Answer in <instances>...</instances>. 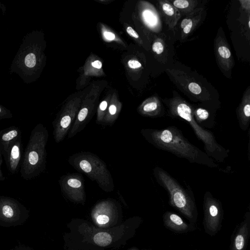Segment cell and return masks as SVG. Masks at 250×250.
<instances>
[{"label":"cell","mask_w":250,"mask_h":250,"mask_svg":"<svg viewBox=\"0 0 250 250\" xmlns=\"http://www.w3.org/2000/svg\"><path fill=\"white\" fill-rule=\"evenodd\" d=\"M141 134L156 148L167 151L191 163L217 168L219 165L204 151L190 143L175 126L162 129L144 128Z\"/></svg>","instance_id":"1"},{"label":"cell","mask_w":250,"mask_h":250,"mask_svg":"<svg viewBox=\"0 0 250 250\" xmlns=\"http://www.w3.org/2000/svg\"><path fill=\"white\" fill-rule=\"evenodd\" d=\"M174 93L173 97L162 99L167 108V115L186 122L192 129L197 139L203 143L205 152L217 162H224L229 156V149L217 142L211 131L203 128L196 123L193 116L192 105L177 92Z\"/></svg>","instance_id":"2"},{"label":"cell","mask_w":250,"mask_h":250,"mask_svg":"<svg viewBox=\"0 0 250 250\" xmlns=\"http://www.w3.org/2000/svg\"><path fill=\"white\" fill-rule=\"evenodd\" d=\"M157 183L167 192L169 204L195 223L197 219V209L193 191L189 186L184 188L163 168L156 166L153 169Z\"/></svg>","instance_id":"3"},{"label":"cell","mask_w":250,"mask_h":250,"mask_svg":"<svg viewBox=\"0 0 250 250\" xmlns=\"http://www.w3.org/2000/svg\"><path fill=\"white\" fill-rule=\"evenodd\" d=\"M48 135L47 128L42 124H37L31 131L21 164L20 173L23 179H34L44 171Z\"/></svg>","instance_id":"4"},{"label":"cell","mask_w":250,"mask_h":250,"mask_svg":"<svg viewBox=\"0 0 250 250\" xmlns=\"http://www.w3.org/2000/svg\"><path fill=\"white\" fill-rule=\"evenodd\" d=\"M70 164L78 171L95 181L103 189L111 190L114 188L111 175L104 163L93 154L81 152L69 159Z\"/></svg>","instance_id":"5"},{"label":"cell","mask_w":250,"mask_h":250,"mask_svg":"<svg viewBox=\"0 0 250 250\" xmlns=\"http://www.w3.org/2000/svg\"><path fill=\"white\" fill-rule=\"evenodd\" d=\"M205 230L210 236L216 235L220 230L223 219V209L221 202L206 191L203 198Z\"/></svg>","instance_id":"6"},{"label":"cell","mask_w":250,"mask_h":250,"mask_svg":"<svg viewBox=\"0 0 250 250\" xmlns=\"http://www.w3.org/2000/svg\"><path fill=\"white\" fill-rule=\"evenodd\" d=\"M167 71L184 90H187L188 94L192 95L196 101L207 104V108L215 113L216 108L212 104L213 102L210 95L203 92L202 88L199 83L183 71L169 69H167Z\"/></svg>","instance_id":"7"},{"label":"cell","mask_w":250,"mask_h":250,"mask_svg":"<svg viewBox=\"0 0 250 250\" xmlns=\"http://www.w3.org/2000/svg\"><path fill=\"white\" fill-rule=\"evenodd\" d=\"M214 52L220 68L224 71L231 70L234 60L230 47L224 36L218 33L214 40Z\"/></svg>","instance_id":"8"},{"label":"cell","mask_w":250,"mask_h":250,"mask_svg":"<svg viewBox=\"0 0 250 250\" xmlns=\"http://www.w3.org/2000/svg\"><path fill=\"white\" fill-rule=\"evenodd\" d=\"M22 152L21 138L10 143L3 152L7 167L12 174L18 171L21 162Z\"/></svg>","instance_id":"9"},{"label":"cell","mask_w":250,"mask_h":250,"mask_svg":"<svg viewBox=\"0 0 250 250\" xmlns=\"http://www.w3.org/2000/svg\"><path fill=\"white\" fill-rule=\"evenodd\" d=\"M250 232V215L248 212L232 238L230 250H246Z\"/></svg>","instance_id":"10"},{"label":"cell","mask_w":250,"mask_h":250,"mask_svg":"<svg viewBox=\"0 0 250 250\" xmlns=\"http://www.w3.org/2000/svg\"><path fill=\"white\" fill-rule=\"evenodd\" d=\"M236 114L240 128L247 131L250 124V90L248 87L244 92L241 102L236 110Z\"/></svg>","instance_id":"11"},{"label":"cell","mask_w":250,"mask_h":250,"mask_svg":"<svg viewBox=\"0 0 250 250\" xmlns=\"http://www.w3.org/2000/svg\"><path fill=\"white\" fill-rule=\"evenodd\" d=\"M141 115L157 118L165 116L166 112L162 101L157 96H153L146 100L139 109Z\"/></svg>","instance_id":"12"},{"label":"cell","mask_w":250,"mask_h":250,"mask_svg":"<svg viewBox=\"0 0 250 250\" xmlns=\"http://www.w3.org/2000/svg\"><path fill=\"white\" fill-rule=\"evenodd\" d=\"M60 187L68 193L84 192V185L83 177L76 174H71L61 177L59 181Z\"/></svg>","instance_id":"13"},{"label":"cell","mask_w":250,"mask_h":250,"mask_svg":"<svg viewBox=\"0 0 250 250\" xmlns=\"http://www.w3.org/2000/svg\"><path fill=\"white\" fill-rule=\"evenodd\" d=\"M158 6L168 27L173 29L181 18V13L168 0H159Z\"/></svg>","instance_id":"14"},{"label":"cell","mask_w":250,"mask_h":250,"mask_svg":"<svg viewBox=\"0 0 250 250\" xmlns=\"http://www.w3.org/2000/svg\"><path fill=\"white\" fill-rule=\"evenodd\" d=\"M165 226L169 229L177 233H185L191 230V226L187 224L177 214L167 211L163 216Z\"/></svg>","instance_id":"15"},{"label":"cell","mask_w":250,"mask_h":250,"mask_svg":"<svg viewBox=\"0 0 250 250\" xmlns=\"http://www.w3.org/2000/svg\"><path fill=\"white\" fill-rule=\"evenodd\" d=\"M193 116L196 123L204 128H212L216 125L215 113L208 108L192 105Z\"/></svg>","instance_id":"16"},{"label":"cell","mask_w":250,"mask_h":250,"mask_svg":"<svg viewBox=\"0 0 250 250\" xmlns=\"http://www.w3.org/2000/svg\"><path fill=\"white\" fill-rule=\"evenodd\" d=\"M21 138V131L16 126H11L0 131V144L3 152L12 142Z\"/></svg>","instance_id":"17"},{"label":"cell","mask_w":250,"mask_h":250,"mask_svg":"<svg viewBox=\"0 0 250 250\" xmlns=\"http://www.w3.org/2000/svg\"><path fill=\"white\" fill-rule=\"evenodd\" d=\"M142 16L146 25L154 30L161 29V22L159 14L154 9L145 10L142 13Z\"/></svg>","instance_id":"18"},{"label":"cell","mask_w":250,"mask_h":250,"mask_svg":"<svg viewBox=\"0 0 250 250\" xmlns=\"http://www.w3.org/2000/svg\"><path fill=\"white\" fill-rule=\"evenodd\" d=\"M170 3L178 10L180 13L187 15L192 12L197 5L198 1L193 0H168Z\"/></svg>","instance_id":"19"},{"label":"cell","mask_w":250,"mask_h":250,"mask_svg":"<svg viewBox=\"0 0 250 250\" xmlns=\"http://www.w3.org/2000/svg\"><path fill=\"white\" fill-rule=\"evenodd\" d=\"M204 9H203L182 30L181 39L185 40L194 31L202 20Z\"/></svg>","instance_id":"20"},{"label":"cell","mask_w":250,"mask_h":250,"mask_svg":"<svg viewBox=\"0 0 250 250\" xmlns=\"http://www.w3.org/2000/svg\"><path fill=\"white\" fill-rule=\"evenodd\" d=\"M111 237L107 232H102L97 233L94 237V241L100 246H106L111 242Z\"/></svg>","instance_id":"21"},{"label":"cell","mask_w":250,"mask_h":250,"mask_svg":"<svg viewBox=\"0 0 250 250\" xmlns=\"http://www.w3.org/2000/svg\"><path fill=\"white\" fill-rule=\"evenodd\" d=\"M165 49L164 40L159 37L156 39L152 46L153 52L156 55H160L164 52Z\"/></svg>","instance_id":"22"},{"label":"cell","mask_w":250,"mask_h":250,"mask_svg":"<svg viewBox=\"0 0 250 250\" xmlns=\"http://www.w3.org/2000/svg\"><path fill=\"white\" fill-rule=\"evenodd\" d=\"M203 8L195 9L192 12L188 13L181 22L180 27L182 30Z\"/></svg>","instance_id":"23"},{"label":"cell","mask_w":250,"mask_h":250,"mask_svg":"<svg viewBox=\"0 0 250 250\" xmlns=\"http://www.w3.org/2000/svg\"><path fill=\"white\" fill-rule=\"evenodd\" d=\"M36 62V57L34 54H29L25 57L24 62L27 67L30 68L34 67Z\"/></svg>","instance_id":"24"},{"label":"cell","mask_w":250,"mask_h":250,"mask_svg":"<svg viewBox=\"0 0 250 250\" xmlns=\"http://www.w3.org/2000/svg\"><path fill=\"white\" fill-rule=\"evenodd\" d=\"M13 116L10 111L0 105V121L3 119H10Z\"/></svg>","instance_id":"25"},{"label":"cell","mask_w":250,"mask_h":250,"mask_svg":"<svg viewBox=\"0 0 250 250\" xmlns=\"http://www.w3.org/2000/svg\"><path fill=\"white\" fill-rule=\"evenodd\" d=\"M128 66L132 69L140 68L142 66L141 63L138 61L135 60H130L127 62Z\"/></svg>","instance_id":"26"},{"label":"cell","mask_w":250,"mask_h":250,"mask_svg":"<svg viewBox=\"0 0 250 250\" xmlns=\"http://www.w3.org/2000/svg\"><path fill=\"white\" fill-rule=\"evenodd\" d=\"M109 221V218L105 215H99L97 218V222L100 224H104Z\"/></svg>","instance_id":"27"},{"label":"cell","mask_w":250,"mask_h":250,"mask_svg":"<svg viewBox=\"0 0 250 250\" xmlns=\"http://www.w3.org/2000/svg\"><path fill=\"white\" fill-rule=\"evenodd\" d=\"M3 155V150L1 144H0V181H3L5 179V177L3 175L1 171V164L2 162V156Z\"/></svg>","instance_id":"28"},{"label":"cell","mask_w":250,"mask_h":250,"mask_svg":"<svg viewBox=\"0 0 250 250\" xmlns=\"http://www.w3.org/2000/svg\"><path fill=\"white\" fill-rule=\"evenodd\" d=\"M126 31L130 36L136 39L139 38V35L132 27L130 26L127 27Z\"/></svg>","instance_id":"29"},{"label":"cell","mask_w":250,"mask_h":250,"mask_svg":"<svg viewBox=\"0 0 250 250\" xmlns=\"http://www.w3.org/2000/svg\"><path fill=\"white\" fill-rule=\"evenodd\" d=\"M104 35L106 39L110 41L114 40L115 38V34L111 32L104 31Z\"/></svg>","instance_id":"30"},{"label":"cell","mask_w":250,"mask_h":250,"mask_svg":"<svg viewBox=\"0 0 250 250\" xmlns=\"http://www.w3.org/2000/svg\"><path fill=\"white\" fill-rule=\"evenodd\" d=\"M239 2L241 3V6L243 9L245 10H248L249 11H250V1L249 0H239Z\"/></svg>","instance_id":"31"},{"label":"cell","mask_w":250,"mask_h":250,"mask_svg":"<svg viewBox=\"0 0 250 250\" xmlns=\"http://www.w3.org/2000/svg\"><path fill=\"white\" fill-rule=\"evenodd\" d=\"M107 106V103L105 101H102L99 105V109L101 112H104Z\"/></svg>","instance_id":"32"},{"label":"cell","mask_w":250,"mask_h":250,"mask_svg":"<svg viewBox=\"0 0 250 250\" xmlns=\"http://www.w3.org/2000/svg\"><path fill=\"white\" fill-rule=\"evenodd\" d=\"M91 64L93 67L98 69L101 68L102 66V62L98 60L94 61L92 62Z\"/></svg>","instance_id":"33"}]
</instances>
